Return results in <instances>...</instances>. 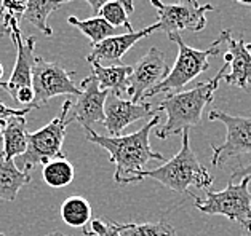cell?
I'll use <instances>...</instances> for the list:
<instances>
[{"label":"cell","mask_w":251,"mask_h":236,"mask_svg":"<svg viewBox=\"0 0 251 236\" xmlns=\"http://www.w3.org/2000/svg\"><path fill=\"white\" fill-rule=\"evenodd\" d=\"M26 117L8 118L2 129V149L5 160H15L27 150Z\"/></svg>","instance_id":"cell-16"},{"label":"cell","mask_w":251,"mask_h":236,"mask_svg":"<svg viewBox=\"0 0 251 236\" xmlns=\"http://www.w3.org/2000/svg\"><path fill=\"white\" fill-rule=\"evenodd\" d=\"M181 136L182 144L179 152L160 168L141 171L136 179L138 182L143 179H152L170 190L189 196H195L194 193L189 192V187L203 190L211 189L213 175L208 172V169L199 161L197 155L192 152L191 144H189V131H182Z\"/></svg>","instance_id":"cell-3"},{"label":"cell","mask_w":251,"mask_h":236,"mask_svg":"<svg viewBox=\"0 0 251 236\" xmlns=\"http://www.w3.org/2000/svg\"><path fill=\"white\" fill-rule=\"evenodd\" d=\"M235 2L242 3V5H247V7H250V8H251V0H235Z\"/></svg>","instance_id":"cell-32"},{"label":"cell","mask_w":251,"mask_h":236,"mask_svg":"<svg viewBox=\"0 0 251 236\" xmlns=\"http://www.w3.org/2000/svg\"><path fill=\"white\" fill-rule=\"evenodd\" d=\"M26 5H27V0H2V5H0V15H2L3 22L0 24V26L3 27L10 20L21 21L24 10H26Z\"/></svg>","instance_id":"cell-26"},{"label":"cell","mask_w":251,"mask_h":236,"mask_svg":"<svg viewBox=\"0 0 251 236\" xmlns=\"http://www.w3.org/2000/svg\"><path fill=\"white\" fill-rule=\"evenodd\" d=\"M61 219L69 227L82 228L91 220V206L82 196H71L61 204Z\"/></svg>","instance_id":"cell-22"},{"label":"cell","mask_w":251,"mask_h":236,"mask_svg":"<svg viewBox=\"0 0 251 236\" xmlns=\"http://www.w3.org/2000/svg\"><path fill=\"white\" fill-rule=\"evenodd\" d=\"M243 236H251V232H247V233H245Z\"/></svg>","instance_id":"cell-37"},{"label":"cell","mask_w":251,"mask_h":236,"mask_svg":"<svg viewBox=\"0 0 251 236\" xmlns=\"http://www.w3.org/2000/svg\"><path fill=\"white\" fill-rule=\"evenodd\" d=\"M247 50L250 53V58H251V43H247Z\"/></svg>","instance_id":"cell-35"},{"label":"cell","mask_w":251,"mask_h":236,"mask_svg":"<svg viewBox=\"0 0 251 236\" xmlns=\"http://www.w3.org/2000/svg\"><path fill=\"white\" fill-rule=\"evenodd\" d=\"M224 43L227 45V51L224 53V63L230 69L229 74H224V82L230 86L248 88L251 85V58L247 50L243 37L238 40L232 39L230 31L226 29L221 32Z\"/></svg>","instance_id":"cell-15"},{"label":"cell","mask_w":251,"mask_h":236,"mask_svg":"<svg viewBox=\"0 0 251 236\" xmlns=\"http://www.w3.org/2000/svg\"><path fill=\"white\" fill-rule=\"evenodd\" d=\"M109 91L101 89L93 75L87 77L82 82V91L77 96V101L72 102L69 117L72 122H77L85 129H91V125L102 123L106 120L104 106Z\"/></svg>","instance_id":"cell-12"},{"label":"cell","mask_w":251,"mask_h":236,"mask_svg":"<svg viewBox=\"0 0 251 236\" xmlns=\"http://www.w3.org/2000/svg\"><path fill=\"white\" fill-rule=\"evenodd\" d=\"M195 208L210 215H224L251 232L250 177L242 179L240 184L229 182L221 192H208L203 199L195 198Z\"/></svg>","instance_id":"cell-6"},{"label":"cell","mask_w":251,"mask_h":236,"mask_svg":"<svg viewBox=\"0 0 251 236\" xmlns=\"http://www.w3.org/2000/svg\"><path fill=\"white\" fill-rule=\"evenodd\" d=\"M157 10L160 31L179 34L181 31L200 32L206 26V13L214 10L211 3L200 5L199 0H177L176 3H165L162 0H151Z\"/></svg>","instance_id":"cell-8"},{"label":"cell","mask_w":251,"mask_h":236,"mask_svg":"<svg viewBox=\"0 0 251 236\" xmlns=\"http://www.w3.org/2000/svg\"><path fill=\"white\" fill-rule=\"evenodd\" d=\"M3 74H5V69H3V65L0 64V80H2V77H3Z\"/></svg>","instance_id":"cell-33"},{"label":"cell","mask_w":251,"mask_h":236,"mask_svg":"<svg viewBox=\"0 0 251 236\" xmlns=\"http://www.w3.org/2000/svg\"><path fill=\"white\" fill-rule=\"evenodd\" d=\"M158 122H160V117L155 115L136 132L117 137L102 136L93 129H85L87 131V141L100 145L109 152V156H111L109 161L115 165L114 180L119 185L138 182V175L141 171H144L148 161L163 160V155L152 150L149 144L151 131L158 125Z\"/></svg>","instance_id":"cell-1"},{"label":"cell","mask_w":251,"mask_h":236,"mask_svg":"<svg viewBox=\"0 0 251 236\" xmlns=\"http://www.w3.org/2000/svg\"><path fill=\"white\" fill-rule=\"evenodd\" d=\"M122 236H177L176 230L168 222L155 223H122Z\"/></svg>","instance_id":"cell-24"},{"label":"cell","mask_w":251,"mask_h":236,"mask_svg":"<svg viewBox=\"0 0 251 236\" xmlns=\"http://www.w3.org/2000/svg\"><path fill=\"white\" fill-rule=\"evenodd\" d=\"M0 5H2V0H0Z\"/></svg>","instance_id":"cell-38"},{"label":"cell","mask_w":251,"mask_h":236,"mask_svg":"<svg viewBox=\"0 0 251 236\" xmlns=\"http://www.w3.org/2000/svg\"><path fill=\"white\" fill-rule=\"evenodd\" d=\"M224 69L226 65L218 70L214 78L195 85L192 89L167 94V98L157 106L158 112H167V122L157 131L158 139L181 134L182 131H189L200 125L205 107L213 102L219 82L223 80Z\"/></svg>","instance_id":"cell-2"},{"label":"cell","mask_w":251,"mask_h":236,"mask_svg":"<svg viewBox=\"0 0 251 236\" xmlns=\"http://www.w3.org/2000/svg\"><path fill=\"white\" fill-rule=\"evenodd\" d=\"M134 11L133 0H114V2L106 3L100 10L98 16L104 18L112 27H125L128 32H133V27L128 20V15Z\"/></svg>","instance_id":"cell-23"},{"label":"cell","mask_w":251,"mask_h":236,"mask_svg":"<svg viewBox=\"0 0 251 236\" xmlns=\"http://www.w3.org/2000/svg\"><path fill=\"white\" fill-rule=\"evenodd\" d=\"M85 2H88L91 11H93V16H98V13H100V10L104 7V5L109 2H114V0H85Z\"/></svg>","instance_id":"cell-29"},{"label":"cell","mask_w":251,"mask_h":236,"mask_svg":"<svg viewBox=\"0 0 251 236\" xmlns=\"http://www.w3.org/2000/svg\"><path fill=\"white\" fill-rule=\"evenodd\" d=\"M72 101L66 99L58 117L35 132L27 134V150L18 156L16 166L23 172L30 174L37 165H45L54 158H66L63 153V142L66 137V128L72 120L69 117Z\"/></svg>","instance_id":"cell-5"},{"label":"cell","mask_w":251,"mask_h":236,"mask_svg":"<svg viewBox=\"0 0 251 236\" xmlns=\"http://www.w3.org/2000/svg\"><path fill=\"white\" fill-rule=\"evenodd\" d=\"M32 177L16 166L15 160L0 158V201H13L24 185Z\"/></svg>","instance_id":"cell-18"},{"label":"cell","mask_w":251,"mask_h":236,"mask_svg":"<svg viewBox=\"0 0 251 236\" xmlns=\"http://www.w3.org/2000/svg\"><path fill=\"white\" fill-rule=\"evenodd\" d=\"M71 2V0H27L26 10H24L21 20L32 24L40 32H44L47 37H51V27L48 26V18L53 11L59 10L63 3Z\"/></svg>","instance_id":"cell-19"},{"label":"cell","mask_w":251,"mask_h":236,"mask_svg":"<svg viewBox=\"0 0 251 236\" xmlns=\"http://www.w3.org/2000/svg\"><path fill=\"white\" fill-rule=\"evenodd\" d=\"M158 113L157 107H152L151 102L143 101L139 104H134L131 101L122 99L119 96L109 93L106 99V106H104V126L111 137L120 136V132L124 131L126 126L138 122L143 118H152Z\"/></svg>","instance_id":"cell-13"},{"label":"cell","mask_w":251,"mask_h":236,"mask_svg":"<svg viewBox=\"0 0 251 236\" xmlns=\"http://www.w3.org/2000/svg\"><path fill=\"white\" fill-rule=\"evenodd\" d=\"M67 21L74 27H77L83 35H87L91 40V46L101 43L102 40L114 37V35L117 34V29L112 27L111 24L101 16H93V18H88V20H78L75 16H69Z\"/></svg>","instance_id":"cell-20"},{"label":"cell","mask_w":251,"mask_h":236,"mask_svg":"<svg viewBox=\"0 0 251 236\" xmlns=\"http://www.w3.org/2000/svg\"><path fill=\"white\" fill-rule=\"evenodd\" d=\"M208 118L211 122H221L227 131L224 144L211 147V163L214 166H221L234 156L251 153V117L211 110Z\"/></svg>","instance_id":"cell-9"},{"label":"cell","mask_w":251,"mask_h":236,"mask_svg":"<svg viewBox=\"0 0 251 236\" xmlns=\"http://www.w3.org/2000/svg\"><path fill=\"white\" fill-rule=\"evenodd\" d=\"M91 67H93V77L96 78L101 89H106L119 98H122V94H126L128 78L133 72V65H107L104 67L100 63H91Z\"/></svg>","instance_id":"cell-17"},{"label":"cell","mask_w":251,"mask_h":236,"mask_svg":"<svg viewBox=\"0 0 251 236\" xmlns=\"http://www.w3.org/2000/svg\"><path fill=\"white\" fill-rule=\"evenodd\" d=\"M3 29L11 35V40L16 46V63L13 72L7 82L5 89L10 93L11 98H15V94L20 91L21 88H29L32 86V69H34V61H35V37H27L23 39L21 29H20V21L18 20H10L3 26Z\"/></svg>","instance_id":"cell-11"},{"label":"cell","mask_w":251,"mask_h":236,"mask_svg":"<svg viewBox=\"0 0 251 236\" xmlns=\"http://www.w3.org/2000/svg\"><path fill=\"white\" fill-rule=\"evenodd\" d=\"M171 42H175L177 45V58L173 65V69L170 70L168 77L163 82L155 85L154 88L144 94L143 101H148V98H154V96L160 93H176L179 91L182 86H186L187 83H191L194 78H197L200 74H203L210 69V63L208 58L210 56H219L221 50L219 45L223 43V35H219L218 40H214L211 46L208 50H195V48L189 46L184 43V40L181 39L179 34H171L168 35Z\"/></svg>","instance_id":"cell-4"},{"label":"cell","mask_w":251,"mask_h":236,"mask_svg":"<svg viewBox=\"0 0 251 236\" xmlns=\"http://www.w3.org/2000/svg\"><path fill=\"white\" fill-rule=\"evenodd\" d=\"M32 110L30 107H23V108H11L8 106H5L2 101H0V126H3L7 123L8 118L13 117H26V115Z\"/></svg>","instance_id":"cell-27"},{"label":"cell","mask_w":251,"mask_h":236,"mask_svg":"<svg viewBox=\"0 0 251 236\" xmlns=\"http://www.w3.org/2000/svg\"><path fill=\"white\" fill-rule=\"evenodd\" d=\"M75 72H67L63 65L45 61L44 58L35 56L32 69V89L34 101L30 108H40L47 106L50 99L58 96H78L82 89L72 80Z\"/></svg>","instance_id":"cell-7"},{"label":"cell","mask_w":251,"mask_h":236,"mask_svg":"<svg viewBox=\"0 0 251 236\" xmlns=\"http://www.w3.org/2000/svg\"><path fill=\"white\" fill-rule=\"evenodd\" d=\"M170 65L167 64L163 51L158 48H151L139 61L133 65V72L128 78L126 94L134 104L143 102L144 94L163 82L170 74Z\"/></svg>","instance_id":"cell-10"},{"label":"cell","mask_w":251,"mask_h":236,"mask_svg":"<svg viewBox=\"0 0 251 236\" xmlns=\"http://www.w3.org/2000/svg\"><path fill=\"white\" fill-rule=\"evenodd\" d=\"M155 31H160V24L155 22L149 27H144L141 31L136 32H126L122 35H114V37H109L106 40H102L101 43L91 46V51L87 56V61L91 63H109V64H115L122 61V58L125 56L131 46L134 43H138L141 39L149 37L151 34H154Z\"/></svg>","instance_id":"cell-14"},{"label":"cell","mask_w":251,"mask_h":236,"mask_svg":"<svg viewBox=\"0 0 251 236\" xmlns=\"http://www.w3.org/2000/svg\"><path fill=\"white\" fill-rule=\"evenodd\" d=\"M0 21H2V15H0ZM2 34H5V29L0 26V35H2Z\"/></svg>","instance_id":"cell-34"},{"label":"cell","mask_w":251,"mask_h":236,"mask_svg":"<svg viewBox=\"0 0 251 236\" xmlns=\"http://www.w3.org/2000/svg\"><path fill=\"white\" fill-rule=\"evenodd\" d=\"M3 126H0V158H3V149H2V129H3Z\"/></svg>","instance_id":"cell-30"},{"label":"cell","mask_w":251,"mask_h":236,"mask_svg":"<svg viewBox=\"0 0 251 236\" xmlns=\"http://www.w3.org/2000/svg\"><path fill=\"white\" fill-rule=\"evenodd\" d=\"M45 236H72V235H66V233H63V232H51V233H48V235H45Z\"/></svg>","instance_id":"cell-31"},{"label":"cell","mask_w":251,"mask_h":236,"mask_svg":"<svg viewBox=\"0 0 251 236\" xmlns=\"http://www.w3.org/2000/svg\"><path fill=\"white\" fill-rule=\"evenodd\" d=\"M245 177H250V179H251V165L235 168V171L232 172V175H230V180H229V182H234L235 179L238 180V179H245Z\"/></svg>","instance_id":"cell-28"},{"label":"cell","mask_w":251,"mask_h":236,"mask_svg":"<svg viewBox=\"0 0 251 236\" xmlns=\"http://www.w3.org/2000/svg\"><path fill=\"white\" fill-rule=\"evenodd\" d=\"M75 169L66 158H54L44 165L42 169V177L45 184L53 189H63L74 180Z\"/></svg>","instance_id":"cell-21"},{"label":"cell","mask_w":251,"mask_h":236,"mask_svg":"<svg viewBox=\"0 0 251 236\" xmlns=\"http://www.w3.org/2000/svg\"><path fill=\"white\" fill-rule=\"evenodd\" d=\"M7 86V82H0V88H5Z\"/></svg>","instance_id":"cell-36"},{"label":"cell","mask_w":251,"mask_h":236,"mask_svg":"<svg viewBox=\"0 0 251 236\" xmlns=\"http://www.w3.org/2000/svg\"><path fill=\"white\" fill-rule=\"evenodd\" d=\"M0 236H3V235H2V233H0Z\"/></svg>","instance_id":"cell-39"},{"label":"cell","mask_w":251,"mask_h":236,"mask_svg":"<svg viewBox=\"0 0 251 236\" xmlns=\"http://www.w3.org/2000/svg\"><path fill=\"white\" fill-rule=\"evenodd\" d=\"M122 223H115L106 219H93L91 230H83L87 236H122Z\"/></svg>","instance_id":"cell-25"}]
</instances>
